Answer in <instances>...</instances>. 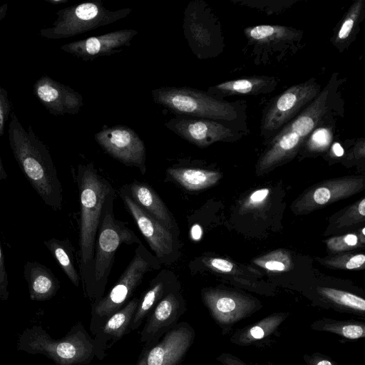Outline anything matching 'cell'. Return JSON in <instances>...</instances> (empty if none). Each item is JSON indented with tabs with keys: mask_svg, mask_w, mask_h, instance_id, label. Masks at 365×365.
<instances>
[{
	"mask_svg": "<svg viewBox=\"0 0 365 365\" xmlns=\"http://www.w3.org/2000/svg\"><path fill=\"white\" fill-rule=\"evenodd\" d=\"M216 359L223 365H247L241 359L230 353H222Z\"/></svg>",
	"mask_w": 365,
	"mask_h": 365,
	"instance_id": "42",
	"label": "cell"
},
{
	"mask_svg": "<svg viewBox=\"0 0 365 365\" xmlns=\"http://www.w3.org/2000/svg\"><path fill=\"white\" fill-rule=\"evenodd\" d=\"M365 218V198L351 205L337 215L332 220V224L337 228L348 227L364 222Z\"/></svg>",
	"mask_w": 365,
	"mask_h": 365,
	"instance_id": "34",
	"label": "cell"
},
{
	"mask_svg": "<svg viewBox=\"0 0 365 365\" xmlns=\"http://www.w3.org/2000/svg\"><path fill=\"white\" fill-rule=\"evenodd\" d=\"M195 332L187 322L178 323L155 344L147 348L145 365H180L193 344Z\"/></svg>",
	"mask_w": 365,
	"mask_h": 365,
	"instance_id": "18",
	"label": "cell"
},
{
	"mask_svg": "<svg viewBox=\"0 0 365 365\" xmlns=\"http://www.w3.org/2000/svg\"><path fill=\"white\" fill-rule=\"evenodd\" d=\"M98 144L111 157L127 166L146 171V150L143 141L130 128L115 125L106 128L94 135Z\"/></svg>",
	"mask_w": 365,
	"mask_h": 365,
	"instance_id": "12",
	"label": "cell"
},
{
	"mask_svg": "<svg viewBox=\"0 0 365 365\" xmlns=\"http://www.w3.org/2000/svg\"><path fill=\"white\" fill-rule=\"evenodd\" d=\"M326 266L344 269H356L364 267L365 255L364 254L338 255L322 260Z\"/></svg>",
	"mask_w": 365,
	"mask_h": 365,
	"instance_id": "36",
	"label": "cell"
},
{
	"mask_svg": "<svg viewBox=\"0 0 365 365\" xmlns=\"http://www.w3.org/2000/svg\"><path fill=\"white\" fill-rule=\"evenodd\" d=\"M304 359L307 365H337L331 359L319 353H314L312 355L307 354L304 356Z\"/></svg>",
	"mask_w": 365,
	"mask_h": 365,
	"instance_id": "41",
	"label": "cell"
},
{
	"mask_svg": "<svg viewBox=\"0 0 365 365\" xmlns=\"http://www.w3.org/2000/svg\"><path fill=\"white\" fill-rule=\"evenodd\" d=\"M239 122H228L178 115L165 123V127L189 143L205 148L217 142L235 141L245 130Z\"/></svg>",
	"mask_w": 365,
	"mask_h": 365,
	"instance_id": "11",
	"label": "cell"
},
{
	"mask_svg": "<svg viewBox=\"0 0 365 365\" xmlns=\"http://www.w3.org/2000/svg\"><path fill=\"white\" fill-rule=\"evenodd\" d=\"M202 264L212 271L220 273H230L235 268V264L230 261L218 257H202Z\"/></svg>",
	"mask_w": 365,
	"mask_h": 365,
	"instance_id": "38",
	"label": "cell"
},
{
	"mask_svg": "<svg viewBox=\"0 0 365 365\" xmlns=\"http://www.w3.org/2000/svg\"><path fill=\"white\" fill-rule=\"evenodd\" d=\"M186 310V302L180 290L173 292L162 299L147 317L140 332V341L145 344V348L155 344L175 327Z\"/></svg>",
	"mask_w": 365,
	"mask_h": 365,
	"instance_id": "16",
	"label": "cell"
},
{
	"mask_svg": "<svg viewBox=\"0 0 365 365\" xmlns=\"http://www.w3.org/2000/svg\"><path fill=\"white\" fill-rule=\"evenodd\" d=\"M12 113V104L7 91L0 83V137L4 133L5 125Z\"/></svg>",
	"mask_w": 365,
	"mask_h": 365,
	"instance_id": "37",
	"label": "cell"
},
{
	"mask_svg": "<svg viewBox=\"0 0 365 365\" xmlns=\"http://www.w3.org/2000/svg\"><path fill=\"white\" fill-rule=\"evenodd\" d=\"M255 263L272 272H284L291 268L292 259L284 250H278L255 260Z\"/></svg>",
	"mask_w": 365,
	"mask_h": 365,
	"instance_id": "33",
	"label": "cell"
},
{
	"mask_svg": "<svg viewBox=\"0 0 365 365\" xmlns=\"http://www.w3.org/2000/svg\"><path fill=\"white\" fill-rule=\"evenodd\" d=\"M115 191L106 199L98 230L93 258L91 289L88 297L93 302L104 296L106 286L113 265L114 256L122 244L141 243L138 236L113 214Z\"/></svg>",
	"mask_w": 365,
	"mask_h": 365,
	"instance_id": "6",
	"label": "cell"
},
{
	"mask_svg": "<svg viewBox=\"0 0 365 365\" xmlns=\"http://www.w3.org/2000/svg\"><path fill=\"white\" fill-rule=\"evenodd\" d=\"M138 302V297L131 299L123 307L110 317L93 335L95 358L103 359L108 349L130 332V323Z\"/></svg>",
	"mask_w": 365,
	"mask_h": 365,
	"instance_id": "20",
	"label": "cell"
},
{
	"mask_svg": "<svg viewBox=\"0 0 365 365\" xmlns=\"http://www.w3.org/2000/svg\"><path fill=\"white\" fill-rule=\"evenodd\" d=\"M161 264L141 242L138 245L134 256L116 284L101 299L91 307L90 331L93 336L114 313L123 307L130 299L144 276L158 270Z\"/></svg>",
	"mask_w": 365,
	"mask_h": 365,
	"instance_id": "7",
	"label": "cell"
},
{
	"mask_svg": "<svg viewBox=\"0 0 365 365\" xmlns=\"http://www.w3.org/2000/svg\"><path fill=\"white\" fill-rule=\"evenodd\" d=\"M46 2L52 4L53 5H58L65 4L68 2V0H45Z\"/></svg>",
	"mask_w": 365,
	"mask_h": 365,
	"instance_id": "47",
	"label": "cell"
},
{
	"mask_svg": "<svg viewBox=\"0 0 365 365\" xmlns=\"http://www.w3.org/2000/svg\"><path fill=\"white\" fill-rule=\"evenodd\" d=\"M43 244L70 281L73 285L78 287L80 277L75 267L73 249L69 242L66 240L51 238L45 240Z\"/></svg>",
	"mask_w": 365,
	"mask_h": 365,
	"instance_id": "28",
	"label": "cell"
},
{
	"mask_svg": "<svg viewBox=\"0 0 365 365\" xmlns=\"http://www.w3.org/2000/svg\"><path fill=\"white\" fill-rule=\"evenodd\" d=\"M8 274L6 269L5 259L0 242V299L6 301L9 298Z\"/></svg>",
	"mask_w": 365,
	"mask_h": 365,
	"instance_id": "40",
	"label": "cell"
},
{
	"mask_svg": "<svg viewBox=\"0 0 365 365\" xmlns=\"http://www.w3.org/2000/svg\"><path fill=\"white\" fill-rule=\"evenodd\" d=\"M311 328L336 334L348 339H359L365 336V324L358 321L324 318L314 322Z\"/></svg>",
	"mask_w": 365,
	"mask_h": 365,
	"instance_id": "29",
	"label": "cell"
},
{
	"mask_svg": "<svg viewBox=\"0 0 365 365\" xmlns=\"http://www.w3.org/2000/svg\"><path fill=\"white\" fill-rule=\"evenodd\" d=\"M201 294L204 304L223 330L259 309L256 299L235 292L205 288Z\"/></svg>",
	"mask_w": 365,
	"mask_h": 365,
	"instance_id": "13",
	"label": "cell"
},
{
	"mask_svg": "<svg viewBox=\"0 0 365 365\" xmlns=\"http://www.w3.org/2000/svg\"><path fill=\"white\" fill-rule=\"evenodd\" d=\"M321 91L315 78L285 90L265 108L261 120V134L267 138L274 136L309 106Z\"/></svg>",
	"mask_w": 365,
	"mask_h": 365,
	"instance_id": "9",
	"label": "cell"
},
{
	"mask_svg": "<svg viewBox=\"0 0 365 365\" xmlns=\"http://www.w3.org/2000/svg\"><path fill=\"white\" fill-rule=\"evenodd\" d=\"M151 95L156 103L179 115L240 122L245 115L246 102H227L190 87H160L153 89Z\"/></svg>",
	"mask_w": 365,
	"mask_h": 365,
	"instance_id": "5",
	"label": "cell"
},
{
	"mask_svg": "<svg viewBox=\"0 0 365 365\" xmlns=\"http://www.w3.org/2000/svg\"><path fill=\"white\" fill-rule=\"evenodd\" d=\"M18 351L43 354L56 365H87L95 358L93 339L81 322H78L62 338L55 339L41 326L26 328L19 335Z\"/></svg>",
	"mask_w": 365,
	"mask_h": 365,
	"instance_id": "4",
	"label": "cell"
},
{
	"mask_svg": "<svg viewBox=\"0 0 365 365\" xmlns=\"http://www.w3.org/2000/svg\"><path fill=\"white\" fill-rule=\"evenodd\" d=\"M131 11L130 8L109 10L99 0L81 3L56 11L52 26L41 29L39 35L47 39L75 36L124 19Z\"/></svg>",
	"mask_w": 365,
	"mask_h": 365,
	"instance_id": "8",
	"label": "cell"
},
{
	"mask_svg": "<svg viewBox=\"0 0 365 365\" xmlns=\"http://www.w3.org/2000/svg\"><path fill=\"white\" fill-rule=\"evenodd\" d=\"M138 34L133 29H120L103 35L72 41L60 46L63 51L85 61L119 53L130 46Z\"/></svg>",
	"mask_w": 365,
	"mask_h": 365,
	"instance_id": "17",
	"label": "cell"
},
{
	"mask_svg": "<svg viewBox=\"0 0 365 365\" xmlns=\"http://www.w3.org/2000/svg\"><path fill=\"white\" fill-rule=\"evenodd\" d=\"M33 93L49 113L56 116L77 114L84 104L78 91L47 75L34 83Z\"/></svg>",
	"mask_w": 365,
	"mask_h": 365,
	"instance_id": "19",
	"label": "cell"
},
{
	"mask_svg": "<svg viewBox=\"0 0 365 365\" xmlns=\"http://www.w3.org/2000/svg\"><path fill=\"white\" fill-rule=\"evenodd\" d=\"M77 180L81 205L79 267L85 294L88 297L93 281L95 245L103 210L107 197L115 190L91 163L78 165Z\"/></svg>",
	"mask_w": 365,
	"mask_h": 365,
	"instance_id": "3",
	"label": "cell"
},
{
	"mask_svg": "<svg viewBox=\"0 0 365 365\" xmlns=\"http://www.w3.org/2000/svg\"><path fill=\"white\" fill-rule=\"evenodd\" d=\"M333 133L331 120L318 126L310 133L304 142L307 150L312 153L325 151L331 145Z\"/></svg>",
	"mask_w": 365,
	"mask_h": 365,
	"instance_id": "32",
	"label": "cell"
},
{
	"mask_svg": "<svg viewBox=\"0 0 365 365\" xmlns=\"http://www.w3.org/2000/svg\"><path fill=\"white\" fill-rule=\"evenodd\" d=\"M123 187L140 207L180 237V228L175 217L150 186L134 181Z\"/></svg>",
	"mask_w": 365,
	"mask_h": 365,
	"instance_id": "22",
	"label": "cell"
},
{
	"mask_svg": "<svg viewBox=\"0 0 365 365\" xmlns=\"http://www.w3.org/2000/svg\"><path fill=\"white\" fill-rule=\"evenodd\" d=\"M23 274L28 284L29 298L32 301L49 300L60 289V282L53 272L36 261L26 262Z\"/></svg>",
	"mask_w": 365,
	"mask_h": 365,
	"instance_id": "23",
	"label": "cell"
},
{
	"mask_svg": "<svg viewBox=\"0 0 365 365\" xmlns=\"http://www.w3.org/2000/svg\"><path fill=\"white\" fill-rule=\"evenodd\" d=\"M364 187L362 177H344L324 181L301 195L293 204L297 214H306L339 200L349 197Z\"/></svg>",
	"mask_w": 365,
	"mask_h": 365,
	"instance_id": "15",
	"label": "cell"
},
{
	"mask_svg": "<svg viewBox=\"0 0 365 365\" xmlns=\"http://www.w3.org/2000/svg\"><path fill=\"white\" fill-rule=\"evenodd\" d=\"M247 38L257 46H274L281 41L297 40L299 34L296 29L277 25H259L245 30Z\"/></svg>",
	"mask_w": 365,
	"mask_h": 365,
	"instance_id": "27",
	"label": "cell"
},
{
	"mask_svg": "<svg viewBox=\"0 0 365 365\" xmlns=\"http://www.w3.org/2000/svg\"><path fill=\"white\" fill-rule=\"evenodd\" d=\"M364 9V1H355L349 8L336 34V46H343L353 34Z\"/></svg>",
	"mask_w": 365,
	"mask_h": 365,
	"instance_id": "31",
	"label": "cell"
},
{
	"mask_svg": "<svg viewBox=\"0 0 365 365\" xmlns=\"http://www.w3.org/2000/svg\"><path fill=\"white\" fill-rule=\"evenodd\" d=\"M7 174L4 168L2 160L0 155V180H5L7 179Z\"/></svg>",
	"mask_w": 365,
	"mask_h": 365,
	"instance_id": "45",
	"label": "cell"
},
{
	"mask_svg": "<svg viewBox=\"0 0 365 365\" xmlns=\"http://www.w3.org/2000/svg\"><path fill=\"white\" fill-rule=\"evenodd\" d=\"M364 242V237H359L355 233L336 236L326 240V245L328 249L333 252H340L356 249L363 247Z\"/></svg>",
	"mask_w": 365,
	"mask_h": 365,
	"instance_id": "35",
	"label": "cell"
},
{
	"mask_svg": "<svg viewBox=\"0 0 365 365\" xmlns=\"http://www.w3.org/2000/svg\"><path fill=\"white\" fill-rule=\"evenodd\" d=\"M318 293L337 308L364 315L365 300L354 294L330 287H318Z\"/></svg>",
	"mask_w": 365,
	"mask_h": 365,
	"instance_id": "30",
	"label": "cell"
},
{
	"mask_svg": "<svg viewBox=\"0 0 365 365\" xmlns=\"http://www.w3.org/2000/svg\"><path fill=\"white\" fill-rule=\"evenodd\" d=\"M8 134L14 158L32 187L46 205L54 210H61L63 188L46 145L31 126L24 128L13 111Z\"/></svg>",
	"mask_w": 365,
	"mask_h": 365,
	"instance_id": "2",
	"label": "cell"
},
{
	"mask_svg": "<svg viewBox=\"0 0 365 365\" xmlns=\"http://www.w3.org/2000/svg\"><path fill=\"white\" fill-rule=\"evenodd\" d=\"M167 175L190 191H197L214 185L222 177L216 171L194 168L173 167L166 170Z\"/></svg>",
	"mask_w": 365,
	"mask_h": 365,
	"instance_id": "26",
	"label": "cell"
},
{
	"mask_svg": "<svg viewBox=\"0 0 365 365\" xmlns=\"http://www.w3.org/2000/svg\"><path fill=\"white\" fill-rule=\"evenodd\" d=\"M331 150L336 157H341L344 155V149L339 143H334L331 146Z\"/></svg>",
	"mask_w": 365,
	"mask_h": 365,
	"instance_id": "43",
	"label": "cell"
},
{
	"mask_svg": "<svg viewBox=\"0 0 365 365\" xmlns=\"http://www.w3.org/2000/svg\"><path fill=\"white\" fill-rule=\"evenodd\" d=\"M8 4L4 3L0 6V21L6 17L8 11Z\"/></svg>",
	"mask_w": 365,
	"mask_h": 365,
	"instance_id": "44",
	"label": "cell"
},
{
	"mask_svg": "<svg viewBox=\"0 0 365 365\" xmlns=\"http://www.w3.org/2000/svg\"><path fill=\"white\" fill-rule=\"evenodd\" d=\"M288 316V313H273L253 324L237 330L231 336L230 341L240 346L254 344L274 334Z\"/></svg>",
	"mask_w": 365,
	"mask_h": 365,
	"instance_id": "25",
	"label": "cell"
},
{
	"mask_svg": "<svg viewBox=\"0 0 365 365\" xmlns=\"http://www.w3.org/2000/svg\"><path fill=\"white\" fill-rule=\"evenodd\" d=\"M339 81L334 73L318 96L272 136L258 162V172H265L292 159L316 128L334 119L339 104Z\"/></svg>",
	"mask_w": 365,
	"mask_h": 365,
	"instance_id": "1",
	"label": "cell"
},
{
	"mask_svg": "<svg viewBox=\"0 0 365 365\" xmlns=\"http://www.w3.org/2000/svg\"><path fill=\"white\" fill-rule=\"evenodd\" d=\"M147 348H144L141 354L138 359V361L136 365H145V354H146Z\"/></svg>",
	"mask_w": 365,
	"mask_h": 365,
	"instance_id": "46",
	"label": "cell"
},
{
	"mask_svg": "<svg viewBox=\"0 0 365 365\" xmlns=\"http://www.w3.org/2000/svg\"><path fill=\"white\" fill-rule=\"evenodd\" d=\"M269 194L268 188H262L253 192L243 203V210H251L258 207L264 203Z\"/></svg>",
	"mask_w": 365,
	"mask_h": 365,
	"instance_id": "39",
	"label": "cell"
},
{
	"mask_svg": "<svg viewBox=\"0 0 365 365\" xmlns=\"http://www.w3.org/2000/svg\"><path fill=\"white\" fill-rule=\"evenodd\" d=\"M180 289V282L176 274L169 269L161 270L150 281L148 288L139 299L130 323V331L138 329L158 303L166 295Z\"/></svg>",
	"mask_w": 365,
	"mask_h": 365,
	"instance_id": "21",
	"label": "cell"
},
{
	"mask_svg": "<svg viewBox=\"0 0 365 365\" xmlns=\"http://www.w3.org/2000/svg\"><path fill=\"white\" fill-rule=\"evenodd\" d=\"M214 18L202 1H190L185 11L183 32L192 52L199 58L215 55Z\"/></svg>",
	"mask_w": 365,
	"mask_h": 365,
	"instance_id": "14",
	"label": "cell"
},
{
	"mask_svg": "<svg viewBox=\"0 0 365 365\" xmlns=\"http://www.w3.org/2000/svg\"><path fill=\"white\" fill-rule=\"evenodd\" d=\"M276 85L277 80L274 77L252 76L217 84L210 87L206 93L222 100L225 96L268 93L275 88Z\"/></svg>",
	"mask_w": 365,
	"mask_h": 365,
	"instance_id": "24",
	"label": "cell"
},
{
	"mask_svg": "<svg viewBox=\"0 0 365 365\" xmlns=\"http://www.w3.org/2000/svg\"><path fill=\"white\" fill-rule=\"evenodd\" d=\"M119 194L160 263L175 262L180 257L179 237L140 207L123 187Z\"/></svg>",
	"mask_w": 365,
	"mask_h": 365,
	"instance_id": "10",
	"label": "cell"
}]
</instances>
